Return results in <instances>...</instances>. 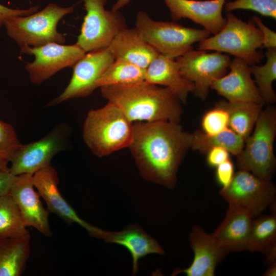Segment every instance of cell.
<instances>
[{
	"mask_svg": "<svg viewBox=\"0 0 276 276\" xmlns=\"http://www.w3.org/2000/svg\"><path fill=\"white\" fill-rule=\"evenodd\" d=\"M100 88L102 97L118 107L132 123L180 121L181 102L167 87L144 81Z\"/></svg>",
	"mask_w": 276,
	"mask_h": 276,
	"instance_id": "7a4b0ae2",
	"label": "cell"
},
{
	"mask_svg": "<svg viewBox=\"0 0 276 276\" xmlns=\"http://www.w3.org/2000/svg\"><path fill=\"white\" fill-rule=\"evenodd\" d=\"M114 58L107 48L87 52L73 66L71 79L63 91L48 106L89 96L97 88V83Z\"/></svg>",
	"mask_w": 276,
	"mask_h": 276,
	"instance_id": "8fae6325",
	"label": "cell"
},
{
	"mask_svg": "<svg viewBox=\"0 0 276 276\" xmlns=\"http://www.w3.org/2000/svg\"><path fill=\"white\" fill-rule=\"evenodd\" d=\"M133 134V123L113 103L90 110L83 126L85 143L96 156H108L128 148Z\"/></svg>",
	"mask_w": 276,
	"mask_h": 276,
	"instance_id": "3957f363",
	"label": "cell"
},
{
	"mask_svg": "<svg viewBox=\"0 0 276 276\" xmlns=\"http://www.w3.org/2000/svg\"><path fill=\"white\" fill-rule=\"evenodd\" d=\"M35 188L48 206V209L70 225L77 223L94 238L103 239L107 231L91 225L81 219L61 194L58 188L59 179L51 164L33 175Z\"/></svg>",
	"mask_w": 276,
	"mask_h": 276,
	"instance_id": "5bb4252c",
	"label": "cell"
},
{
	"mask_svg": "<svg viewBox=\"0 0 276 276\" xmlns=\"http://www.w3.org/2000/svg\"><path fill=\"white\" fill-rule=\"evenodd\" d=\"M164 1L172 21L188 18L213 35L219 32L226 23L222 13L226 0Z\"/></svg>",
	"mask_w": 276,
	"mask_h": 276,
	"instance_id": "e0dca14e",
	"label": "cell"
},
{
	"mask_svg": "<svg viewBox=\"0 0 276 276\" xmlns=\"http://www.w3.org/2000/svg\"><path fill=\"white\" fill-rule=\"evenodd\" d=\"M251 19L262 34V48L276 49L275 32L267 27L258 16L254 15Z\"/></svg>",
	"mask_w": 276,
	"mask_h": 276,
	"instance_id": "836d02e7",
	"label": "cell"
},
{
	"mask_svg": "<svg viewBox=\"0 0 276 276\" xmlns=\"http://www.w3.org/2000/svg\"><path fill=\"white\" fill-rule=\"evenodd\" d=\"M30 234L18 238L0 236V276H20L30 254Z\"/></svg>",
	"mask_w": 276,
	"mask_h": 276,
	"instance_id": "603a6c76",
	"label": "cell"
},
{
	"mask_svg": "<svg viewBox=\"0 0 276 276\" xmlns=\"http://www.w3.org/2000/svg\"><path fill=\"white\" fill-rule=\"evenodd\" d=\"M145 81L169 88L183 104L194 89L193 83L181 75L175 59L160 54L145 69Z\"/></svg>",
	"mask_w": 276,
	"mask_h": 276,
	"instance_id": "44dd1931",
	"label": "cell"
},
{
	"mask_svg": "<svg viewBox=\"0 0 276 276\" xmlns=\"http://www.w3.org/2000/svg\"><path fill=\"white\" fill-rule=\"evenodd\" d=\"M39 9L38 6L30 7L27 9H12L0 4V27L4 26L6 20L16 16H27L37 12Z\"/></svg>",
	"mask_w": 276,
	"mask_h": 276,
	"instance_id": "e575fe53",
	"label": "cell"
},
{
	"mask_svg": "<svg viewBox=\"0 0 276 276\" xmlns=\"http://www.w3.org/2000/svg\"><path fill=\"white\" fill-rule=\"evenodd\" d=\"M74 6L62 7L50 3L40 11L27 16L7 19L4 26L8 36L20 47H38L50 43H64V35L57 26L65 15L74 11Z\"/></svg>",
	"mask_w": 276,
	"mask_h": 276,
	"instance_id": "52a82bcc",
	"label": "cell"
},
{
	"mask_svg": "<svg viewBox=\"0 0 276 276\" xmlns=\"http://www.w3.org/2000/svg\"><path fill=\"white\" fill-rule=\"evenodd\" d=\"M107 48L115 60L126 61L145 70L159 54L135 28L126 27L120 31Z\"/></svg>",
	"mask_w": 276,
	"mask_h": 276,
	"instance_id": "ffe728a7",
	"label": "cell"
},
{
	"mask_svg": "<svg viewBox=\"0 0 276 276\" xmlns=\"http://www.w3.org/2000/svg\"><path fill=\"white\" fill-rule=\"evenodd\" d=\"M30 234L10 194L0 196V236L18 238Z\"/></svg>",
	"mask_w": 276,
	"mask_h": 276,
	"instance_id": "f1b7e54d",
	"label": "cell"
},
{
	"mask_svg": "<svg viewBox=\"0 0 276 276\" xmlns=\"http://www.w3.org/2000/svg\"><path fill=\"white\" fill-rule=\"evenodd\" d=\"M265 54L267 59L264 64H255L249 68L264 103L271 105L276 101V94L272 88L276 79V49H268Z\"/></svg>",
	"mask_w": 276,
	"mask_h": 276,
	"instance_id": "83f0119b",
	"label": "cell"
},
{
	"mask_svg": "<svg viewBox=\"0 0 276 276\" xmlns=\"http://www.w3.org/2000/svg\"><path fill=\"white\" fill-rule=\"evenodd\" d=\"M145 70L120 60L108 67L98 80L97 87L128 85L145 81Z\"/></svg>",
	"mask_w": 276,
	"mask_h": 276,
	"instance_id": "4316f807",
	"label": "cell"
},
{
	"mask_svg": "<svg viewBox=\"0 0 276 276\" xmlns=\"http://www.w3.org/2000/svg\"><path fill=\"white\" fill-rule=\"evenodd\" d=\"M223 28L212 36L199 42L198 50L225 53L240 58L249 66L259 63L264 55L263 36L252 19L247 22L227 12Z\"/></svg>",
	"mask_w": 276,
	"mask_h": 276,
	"instance_id": "5b68a950",
	"label": "cell"
},
{
	"mask_svg": "<svg viewBox=\"0 0 276 276\" xmlns=\"http://www.w3.org/2000/svg\"><path fill=\"white\" fill-rule=\"evenodd\" d=\"M8 161L0 158V169H3L8 168L7 166Z\"/></svg>",
	"mask_w": 276,
	"mask_h": 276,
	"instance_id": "ab89813d",
	"label": "cell"
},
{
	"mask_svg": "<svg viewBox=\"0 0 276 276\" xmlns=\"http://www.w3.org/2000/svg\"><path fill=\"white\" fill-rule=\"evenodd\" d=\"M135 26L142 38L159 54L173 59L211 34L204 29L187 27L174 21L153 20L142 11L136 15Z\"/></svg>",
	"mask_w": 276,
	"mask_h": 276,
	"instance_id": "8992f818",
	"label": "cell"
},
{
	"mask_svg": "<svg viewBox=\"0 0 276 276\" xmlns=\"http://www.w3.org/2000/svg\"><path fill=\"white\" fill-rule=\"evenodd\" d=\"M254 218L245 210L229 205L223 220L211 234L228 254L247 250Z\"/></svg>",
	"mask_w": 276,
	"mask_h": 276,
	"instance_id": "d6986e66",
	"label": "cell"
},
{
	"mask_svg": "<svg viewBox=\"0 0 276 276\" xmlns=\"http://www.w3.org/2000/svg\"><path fill=\"white\" fill-rule=\"evenodd\" d=\"M106 243L125 247L132 258V274L138 271L139 261L150 254L164 255L165 251L158 243L139 225H131L120 232H107L104 239Z\"/></svg>",
	"mask_w": 276,
	"mask_h": 276,
	"instance_id": "7402d4cb",
	"label": "cell"
},
{
	"mask_svg": "<svg viewBox=\"0 0 276 276\" xmlns=\"http://www.w3.org/2000/svg\"><path fill=\"white\" fill-rule=\"evenodd\" d=\"M219 102L227 111L229 128L245 140L252 132L263 104L225 100Z\"/></svg>",
	"mask_w": 276,
	"mask_h": 276,
	"instance_id": "cb8c5ba5",
	"label": "cell"
},
{
	"mask_svg": "<svg viewBox=\"0 0 276 276\" xmlns=\"http://www.w3.org/2000/svg\"><path fill=\"white\" fill-rule=\"evenodd\" d=\"M108 0H83L86 11L76 44L86 53L108 47L114 37L127 27L119 11L106 10Z\"/></svg>",
	"mask_w": 276,
	"mask_h": 276,
	"instance_id": "ba28073f",
	"label": "cell"
},
{
	"mask_svg": "<svg viewBox=\"0 0 276 276\" xmlns=\"http://www.w3.org/2000/svg\"><path fill=\"white\" fill-rule=\"evenodd\" d=\"M276 249V214L260 215L252 220L247 250L267 257Z\"/></svg>",
	"mask_w": 276,
	"mask_h": 276,
	"instance_id": "d4e9b609",
	"label": "cell"
},
{
	"mask_svg": "<svg viewBox=\"0 0 276 276\" xmlns=\"http://www.w3.org/2000/svg\"><path fill=\"white\" fill-rule=\"evenodd\" d=\"M17 177L10 171L9 168L0 169V196L10 194Z\"/></svg>",
	"mask_w": 276,
	"mask_h": 276,
	"instance_id": "8d00e7d4",
	"label": "cell"
},
{
	"mask_svg": "<svg viewBox=\"0 0 276 276\" xmlns=\"http://www.w3.org/2000/svg\"><path fill=\"white\" fill-rule=\"evenodd\" d=\"M252 132L244 140V147L237 156L239 170L271 180L276 168L273 146L276 136V108L268 105L262 110Z\"/></svg>",
	"mask_w": 276,
	"mask_h": 276,
	"instance_id": "277c9868",
	"label": "cell"
},
{
	"mask_svg": "<svg viewBox=\"0 0 276 276\" xmlns=\"http://www.w3.org/2000/svg\"><path fill=\"white\" fill-rule=\"evenodd\" d=\"M276 274V262L269 265L268 268L266 270L263 275L275 276Z\"/></svg>",
	"mask_w": 276,
	"mask_h": 276,
	"instance_id": "f35d334b",
	"label": "cell"
},
{
	"mask_svg": "<svg viewBox=\"0 0 276 276\" xmlns=\"http://www.w3.org/2000/svg\"><path fill=\"white\" fill-rule=\"evenodd\" d=\"M130 1L131 0H117L115 4L112 6L111 10L114 11H119L120 9L128 4Z\"/></svg>",
	"mask_w": 276,
	"mask_h": 276,
	"instance_id": "74e56055",
	"label": "cell"
},
{
	"mask_svg": "<svg viewBox=\"0 0 276 276\" xmlns=\"http://www.w3.org/2000/svg\"><path fill=\"white\" fill-rule=\"evenodd\" d=\"M20 52L34 56V60L28 62L25 68L31 82L40 84L61 70L73 67L86 52L76 43L64 45L50 43L38 47L26 45Z\"/></svg>",
	"mask_w": 276,
	"mask_h": 276,
	"instance_id": "7c38bea8",
	"label": "cell"
},
{
	"mask_svg": "<svg viewBox=\"0 0 276 276\" xmlns=\"http://www.w3.org/2000/svg\"><path fill=\"white\" fill-rule=\"evenodd\" d=\"M34 188L33 175L21 174L17 175L10 194L17 204L26 226H32L44 236L51 237L53 233L49 222V212Z\"/></svg>",
	"mask_w": 276,
	"mask_h": 276,
	"instance_id": "9a60e30c",
	"label": "cell"
},
{
	"mask_svg": "<svg viewBox=\"0 0 276 276\" xmlns=\"http://www.w3.org/2000/svg\"><path fill=\"white\" fill-rule=\"evenodd\" d=\"M182 77L193 83L194 95L204 101L211 85L227 73L230 56L218 51L191 50L175 59Z\"/></svg>",
	"mask_w": 276,
	"mask_h": 276,
	"instance_id": "30bf717a",
	"label": "cell"
},
{
	"mask_svg": "<svg viewBox=\"0 0 276 276\" xmlns=\"http://www.w3.org/2000/svg\"><path fill=\"white\" fill-rule=\"evenodd\" d=\"M216 170V178L221 188L227 187L233 180L235 174L234 165L229 159L218 165Z\"/></svg>",
	"mask_w": 276,
	"mask_h": 276,
	"instance_id": "d6a6232c",
	"label": "cell"
},
{
	"mask_svg": "<svg viewBox=\"0 0 276 276\" xmlns=\"http://www.w3.org/2000/svg\"><path fill=\"white\" fill-rule=\"evenodd\" d=\"M229 72L215 80L211 88L231 102H248L264 104L258 88L251 77L249 65L235 57L231 60Z\"/></svg>",
	"mask_w": 276,
	"mask_h": 276,
	"instance_id": "2e32d148",
	"label": "cell"
},
{
	"mask_svg": "<svg viewBox=\"0 0 276 276\" xmlns=\"http://www.w3.org/2000/svg\"><path fill=\"white\" fill-rule=\"evenodd\" d=\"M244 145V140L229 128L213 134H206L198 129L192 133L191 149L202 154H206L213 147H221L237 156Z\"/></svg>",
	"mask_w": 276,
	"mask_h": 276,
	"instance_id": "484cf974",
	"label": "cell"
},
{
	"mask_svg": "<svg viewBox=\"0 0 276 276\" xmlns=\"http://www.w3.org/2000/svg\"><path fill=\"white\" fill-rule=\"evenodd\" d=\"M190 243L194 254L192 264L186 269L175 270L172 275L182 272L188 276H214L217 266L228 253L212 234L198 225L192 227Z\"/></svg>",
	"mask_w": 276,
	"mask_h": 276,
	"instance_id": "ac0fdd59",
	"label": "cell"
},
{
	"mask_svg": "<svg viewBox=\"0 0 276 276\" xmlns=\"http://www.w3.org/2000/svg\"><path fill=\"white\" fill-rule=\"evenodd\" d=\"M68 134L67 126L60 125L40 140L21 144L10 160V171L15 175H33L51 164L52 158L66 146Z\"/></svg>",
	"mask_w": 276,
	"mask_h": 276,
	"instance_id": "4fadbf2b",
	"label": "cell"
},
{
	"mask_svg": "<svg viewBox=\"0 0 276 276\" xmlns=\"http://www.w3.org/2000/svg\"><path fill=\"white\" fill-rule=\"evenodd\" d=\"M224 10L229 12L236 10H248L276 19V0H235L225 3Z\"/></svg>",
	"mask_w": 276,
	"mask_h": 276,
	"instance_id": "f546056e",
	"label": "cell"
},
{
	"mask_svg": "<svg viewBox=\"0 0 276 276\" xmlns=\"http://www.w3.org/2000/svg\"><path fill=\"white\" fill-rule=\"evenodd\" d=\"M229 152L221 147H214L206 153V162L209 166L216 167L221 163L230 159Z\"/></svg>",
	"mask_w": 276,
	"mask_h": 276,
	"instance_id": "d590c367",
	"label": "cell"
},
{
	"mask_svg": "<svg viewBox=\"0 0 276 276\" xmlns=\"http://www.w3.org/2000/svg\"><path fill=\"white\" fill-rule=\"evenodd\" d=\"M191 142L192 133L179 123L136 122L128 148L145 179L172 189Z\"/></svg>",
	"mask_w": 276,
	"mask_h": 276,
	"instance_id": "6da1fadb",
	"label": "cell"
},
{
	"mask_svg": "<svg viewBox=\"0 0 276 276\" xmlns=\"http://www.w3.org/2000/svg\"><path fill=\"white\" fill-rule=\"evenodd\" d=\"M229 115L226 109L218 102L201 119L202 131L208 134L219 133L228 128Z\"/></svg>",
	"mask_w": 276,
	"mask_h": 276,
	"instance_id": "4dcf8cb0",
	"label": "cell"
},
{
	"mask_svg": "<svg viewBox=\"0 0 276 276\" xmlns=\"http://www.w3.org/2000/svg\"><path fill=\"white\" fill-rule=\"evenodd\" d=\"M219 194L228 205L245 210L256 217L275 201L276 188L271 180L239 170L230 184L221 188Z\"/></svg>",
	"mask_w": 276,
	"mask_h": 276,
	"instance_id": "9c48e42d",
	"label": "cell"
},
{
	"mask_svg": "<svg viewBox=\"0 0 276 276\" xmlns=\"http://www.w3.org/2000/svg\"><path fill=\"white\" fill-rule=\"evenodd\" d=\"M21 145L14 127L0 120V158L10 162Z\"/></svg>",
	"mask_w": 276,
	"mask_h": 276,
	"instance_id": "1f68e13d",
	"label": "cell"
}]
</instances>
